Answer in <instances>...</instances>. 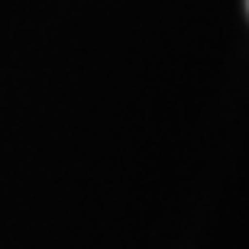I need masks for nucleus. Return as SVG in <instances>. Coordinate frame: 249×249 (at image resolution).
<instances>
[{
  "instance_id": "1",
  "label": "nucleus",
  "mask_w": 249,
  "mask_h": 249,
  "mask_svg": "<svg viewBox=\"0 0 249 249\" xmlns=\"http://www.w3.org/2000/svg\"><path fill=\"white\" fill-rule=\"evenodd\" d=\"M246 7H249V0H246Z\"/></svg>"
}]
</instances>
